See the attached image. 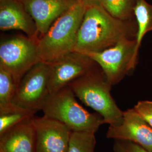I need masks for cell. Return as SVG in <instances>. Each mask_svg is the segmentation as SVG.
Returning <instances> with one entry per match:
<instances>
[{"mask_svg":"<svg viewBox=\"0 0 152 152\" xmlns=\"http://www.w3.org/2000/svg\"><path fill=\"white\" fill-rule=\"evenodd\" d=\"M137 31L136 36V49L139 53L141 41L146 33L152 31V5L145 0H139L134 9Z\"/></svg>","mask_w":152,"mask_h":152,"instance_id":"9a60e30c","label":"cell"},{"mask_svg":"<svg viewBox=\"0 0 152 152\" xmlns=\"http://www.w3.org/2000/svg\"><path fill=\"white\" fill-rule=\"evenodd\" d=\"M0 29L20 30L29 37L39 38L36 24L21 0H0Z\"/></svg>","mask_w":152,"mask_h":152,"instance_id":"7c38bea8","label":"cell"},{"mask_svg":"<svg viewBox=\"0 0 152 152\" xmlns=\"http://www.w3.org/2000/svg\"><path fill=\"white\" fill-rule=\"evenodd\" d=\"M38 39L18 34L1 41L0 68L9 73L17 85L28 71L42 61Z\"/></svg>","mask_w":152,"mask_h":152,"instance_id":"5b68a950","label":"cell"},{"mask_svg":"<svg viewBox=\"0 0 152 152\" xmlns=\"http://www.w3.org/2000/svg\"><path fill=\"white\" fill-rule=\"evenodd\" d=\"M44 114L59 121L75 132L95 133L105 124L98 113H90L76 100L68 86L49 97L42 109Z\"/></svg>","mask_w":152,"mask_h":152,"instance_id":"277c9868","label":"cell"},{"mask_svg":"<svg viewBox=\"0 0 152 152\" xmlns=\"http://www.w3.org/2000/svg\"><path fill=\"white\" fill-rule=\"evenodd\" d=\"M139 0H100V4L110 15L121 20H133Z\"/></svg>","mask_w":152,"mask_h":152,"instance_id":"2e32d148","label":"cell"},{"mask_svg":"<svg viewBox=\"0 0 152 152\" xmlns=\"http://www.w3.org/2000/svg\"><path fill=\"white\" fill-rule=\"evenodd\" d=\"M134 108L152 127V101H140L134 106Z\"/></svg>","mask_w":152,"mask_h":152,"instance_id":"ffe728a7","label":"cell"},{"mask_svg":"<svg viewBox=\"0 0 152 152\" xmlns=\"http://www.w3.org/2000/svg\"><path fill=\"white\" fill-rule=\"evenodd\" d=\"M82 2L87 6H89L95 5H100V0H81Z\"/></svg>","mask_w":152,"mask_h":152,"instance_id":"44dd1931","label":"cell"},{"mask_svg":"<svg viewBox=\"0 0 152 152\" xmlns=\"http://www.w3.org/2000/svg\"><path fill=\"white\" fill-rule=\"evenodd\" d=\"M35 113L28 110H20L8 114H0V136L24 120L34 116Z\"/></svg>","mask_w":152,"mask_h":152,"instance_id":"ac0fdd59","label":"cell"},{"mask_svg":"<svg viewBox=\"0 0 152 152\" xmlns=\"http://www.w3.org/2000/svg\"><path fill=\"white\" fill-rule=\"evenodd\" d=\"M114 152H152L133 142L123 140H114Z\"/></svg>","mask_w":152,"mask_h":152,"instance_id":"d6986e66","label":"cell"},{"mask_svg":"<svg viewBox=\"0 0 152 152\" xmlns=\"http://www.w3.org/2000/svg\"><path fill=\"white\" fill-rule=\"evenodd\" d=\"M86 6L78 0L38 39L42 61L52 62L73 51Z\"/></svg>","mask_w":152,"mask_h":152,"instance_id":"3957f363","label":"cell"},{"mask_svg":"<svg viewBox=\"0 0 152 152\" xmlns=\"http://www.w3.org/2000/svg\"><path fill=\"white\" fill-rule=\"evenodd\" d=\"M48 63L50 96L99 66L87 55L75 51Z\"/></svg>","mask_w":152,"mask_h":152,"instance_id":"ba28073f","label":"cell"},{"mask_svg":"<svg viewBox=\"0 0 152 152\" xmlns=\"http://www.w3.org/2000/svg\"><path fill=\"white\" fill-rule=\"evenodd\" d=\"M121 20L110 15L100 5L87 6L73 51L83 54L99 52L122 38H136V21Z\"/></svg>","mask_w":152,"mask_h":152,"instance_id":"6da1fadb","label":"cell"},{"mask_svg":"<svg viewBox=\"0 0 152 152\" xmlns=\"http://www.w3.org/2000/svg\"><path fill=\"white\" fill-rule=\"evenodd\" d=\"M136 47L135 38L126 37L109 48L85 54L100 66L113 86L135 68L138 56Z\"/></svg>","mask_w":152,"mask_h":152,"instance_id":"8992f818","label":"cell"},{"mask_svg":"<svg viewBox=\"0 0 152 152\" xmlns=\"http://www.w3.org/2000/svg\"><path fill=\"white\" fill-rule=\"evenodd\" d=\"M83 103L93 109L103 118L105 124L117 125L123 119L122 111L112 97V85L98 66L68 85Z\"/></svg>","mask_w":152,"mask_h":152,"instance_id":"7a4b0ae2","label":"cell"},{"mask_svg":"<svg viewBox=\"0 0 152 152\" xmlns=\"http://www.w3.org/2000/svg\"><path fill=\"white\" fill-rule=\"evenodd\" d=\"M106 137L130 141L152 152V127L134 108L124 112L121 124L109 125Z\"/></svg>","mask_w":152,"mask_h":152,"instance_id":"30bf717a","label":"cell"},{"mask_svg":"<svg viewBox=\"0 0 152 152\" xmlns=\"http://www.w3.org/2000/svg\"><path fill=\"white\" fill-rule=\"evenodd\" d=\"M33 117L24 120L0 136V152H36Z\"/></svg>","mask_w":152,"mask_h":152,"instance_id":"4fadbf2b","label":"cell"},{"mask_svg":"<svg viewBox=\"0 0 152 152\" xmlns=\"http://www.w3.org/2000/svg\"><path fill=\"white\" fill-rule=\"evenodd\" d=\"M48 63L40 61L23 77L19 83L13 103L19 108L36 113L50 96Z\"/></svg>","mask_w":152,"mask_h":152,"instance_id":"52a82bcc","label":"cell"},{"mask_svg":"<svg viewBox=\"0 0 152 152\" xmlns=\"http://www.w3.org/2000/svg\"><path fill=\"white\" fill-rule=\"evenodd\" d=\"M96 144L95 133L73 131L68 152H94Z\"/></svg>","mask_w":152,"mask_h":152,"instance_id":"e0dca14e","label":"cell"},{"mask_svg":"<svg viewBox=\"0 0 152 152\" xmlns=\"http://www.w3.org/2000/svg\"><path fill=\"white\" fill-rule=\"evenodd\" d=\"M17 86L13 77L7 72L0 68V114L24 110L18 108L13 103Z\"/></svg>","mask_w":152,"mask_h":152,"instance_id":"5bb4252c","label":"cell"},{"mask_svg":"<svg viewBox=\"0 0 152 152\" xmlns=\"http://www.w3.org/2000/svg\"><path fill=\"white\" fill-rule=\"evenodd\" d=\"M36 152H68L72 131L58 120L44 114L33 117Z\"/></svg>","mask_w":152,"mask_h":152,"instance_id":"9c48e42d","label":"cell"},{"mask_svg":"<svg viewBox=\"0 0 152 152\" xmlns=\"http://www.w3.org/2000/svg\"><path fill=\"white\" fill-rule=\"evenodd\" d=\"M78 0H21L35 22L41 38L53 23Z\"/></svg>","mask_w":152,"mask_h":152,"instance_id":"8fae6325","label":"cell"}]
</instances>
